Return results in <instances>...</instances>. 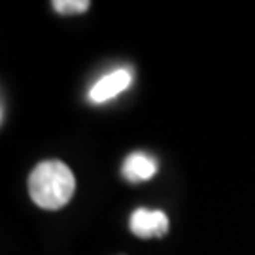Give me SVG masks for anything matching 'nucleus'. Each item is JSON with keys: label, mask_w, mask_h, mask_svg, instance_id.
Returning a JSON list of instances; mask_svg holds the SVG:
<instances>
[{"label": "nucleus", "mask_w": 255, "mask_h": 255, "mask_svg": "<svg viewBox=\"0 0 255 255\" xmlns=\"http://www.w3.org/2000/svg\"><path fill=\"white\" fill-rule=\"evenodd\" d=\"M132 82L130 70L127 68H119L114 72L106 74L104 78H101L99 82L95 83L89 91V99L95 104H102V102L110 101L114 97H118L119 93H123Z\"/></svg>", "instance_id": "3"}, {"label": "nucleus", "mask_w": 255, "mask_h": 255, "mask_svg": "<svg viewBox=\"0 0 255 255\" xmlns=\"http://www.w3.org/2000/svg\"><path fill=\"white\" fill-rule=\"evenodd\" d=\"M76 189L72 170L59 159H47L32 168L28 176V195L44 210H61L66 206Z\"/></svg>", "instance_id": "1"}, {"label": "nucleus", "mask_w": 255, "mask_h": 255, "mask_svg": "<svg viewBox=\"0 0 255 255\" xmlns=\"http://www.w3.org/2000/svg\"><path fill=\"white\" fill-rule=\"evenodd\" d=\"M159 164L153 157L136 151V153H130L123 163V176L125 180H128L130 183H140L151 180L155 174H157Z\"/></svg>", "instance_id": "4"}, {"label": "nucleus", "mask_w": 255, "mask_h": 255, "mask_svg": "<svg viewBox=\"0 0 255 255\" xmlns=\"http://www.w3.org/2000/svg\"><path fill=\"white\" fill-rule=\"evenodd\" d=\"M128 227L138 238H161L168 233V218L163 210L136 208L130 216Z\"/></svg>", "instance_id": "2"}, {"label": "nucleus", "mask_w": 255, "mask_h": 255, "mask_svg": "<svg viewBox=\"0 0 255 255\" xmlns=\"http://www.w3.org/2000/svg\"><path fill=\"white\" fill-rule=\"evenodd\" d=\"M91 6L89 0H55L53 8L55 11L63 15H74V13H83Z\"/></svg>", "instance_id": "5"}]
</instances>
